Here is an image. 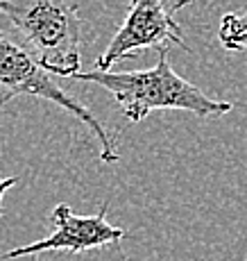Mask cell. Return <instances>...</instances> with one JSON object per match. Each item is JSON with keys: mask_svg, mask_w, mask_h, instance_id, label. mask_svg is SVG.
<instances>
[{"mask_svg": "<svg viewBox=\"0 0 247 261\" xmlns=\"http://www.w3.org/2000/svg\"><path fill=\"white\" fill-rule=\"evenodd\" d=\"M173 46L188 48L181 25L173 18V9L166 7L163 0H129L123 25L95 59L93 68L112 71L118 62L134 59L145 50L168 53Z\"/></svg>", "mask_w": 247, "mask_h": 261, "instance_id": "obj_4", "label": "cell"}, {"mask_svg": "<svg viewBox=\"0 0 247 261\" xmlns=\"http://www.w3.org/2000/svg\"><path fill=\"white\" fill-rule=\"evenodd\" d=\"M18 95L48 100V102L62 107L64 112L73 114V116L82 120L91 132H93V137L98 139L100 159H102L104 164H116L120 159L118 150H116L109 132L102 127V123H100L77 98L66 93L64 87H59V84L50 77V71L34 57L32 50H25L23 46H18L12 37H7V34L0 30V107L12 102Z\"/></svg>", "mask_w": 247, "mask_h": 261, "instance_id": "obj_3", "label": "cell"}, {"mask_svg": "<svg viewBox=\"0 0 247 261\" xmlns=\"http://www.w3.org/2000/svg\"><path fill=\"white\" fill-rule=\"evenodd\" d=\"M109 204L104 202L98 214L79 216L75 214L68 204H57L52 209V234L41 241H34L28 245H18L14 250L0 252V261L30 257V254H43V252H87V250L104 248V245H116L125 239V229L116 227L107 220Z\"/></svg>", "mask_w": 247, "mask_h": 261, "instance_id": "obj_5", "label": "cell"}, {"mask_svg": "<svg viewBox=\"0 0 247 261\" xmlns=\"http://www.w3.org/2000/svg\"><path fill=\"white\" fill-rule=\"evenodd\" d=\"M0 14L50 73L73 77L82 66V18L68 0H0Z\"/></svg>", "mask_w": 247, "mask_h": 261, "instance_id": "obj_2", "label": "cell"}, {"mask_svg": "<svg viewBox=\"0 0 247 261\" xmlns=\"http://www.w3.org/2000/svg\"><path fill=\"white\" fill-rule=\"evenodd\" d=\"M16 182H18V177H0V202H3V195L7 193Z\"/></svg>", "mask_w": 247, "mask_h": 261, "instance_id": "obj_7", "label": "cell"}, {"mask_svg": "<svg viewBox=\"0 0 247 261\" xmlns=\"http://www.w3.org/2000/svg\"><path fill=\"white\" fill-rule=\"evenodd\" d=\"M198 0H177V3L173 5V14L175 12H179V9H184V7H188V5H195Z\"/></svg>", "mask_w": 247, "mask_h": 261, "instance_id": "obj_8", "label": "cell"}, {"mask_svg": "<svg viewBox=\"0 0 247 261\" xmlns=\"http://www.w3.org/2000/svg\"><path fill=\"white\" fill-rule=\"evenodd\" d=\"M218 41L229 53H247V7L227 12L220 18Z\"/></svg>", "mask_w": 247, "mask_h": 261, "instance_id": "obj_6", "label": "cell"}, {"mask_svg": "<svg viewBox=\"0 0 247 261\" xmlns=\"http://www.w3.org/2000/svg\"><path fill=\"white\" fill-rule=\"evenodd\" d=\"M77 82H91L114 95L116 107L129 123H141L159 109H181L200 118H218L234 109V102L209 98L202 89L184 80L168 62V53H159V62L145 71H79Z\"/></svg>", "mask_w": 247, "mask_h": 261, "instance_id": "obj_1", "label": "cell"}]
</instances>
